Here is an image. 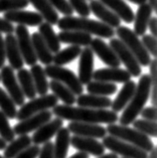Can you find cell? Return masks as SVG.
Instances as JSON below:
<instances>
[{"label":"cell","instance_id":"1","mask_svg":"<svg viewBox=\"0 0 157 158\" xmlns=\"http://www.w3.org/2000/svg\"><path fill=\"white\" fill-rule=\"evenodd\" d=\"M52 115L62 120H68L79 123L90 124H115L119 117L111 110H95L89 108L72 107L66 105H56L52 108Z\"/></svg>","mask_w":157,"mask_h":158},{"label":"cell","instance_id":"2","mask_svg":"<svg viewBox=\"0 0 157 158\" xmlns=\"http://www.w3.org/2000/svg\"><path fill=\"white\" fill-rule=\"evenodd\" d=\"M151 91V79L149 75L144 74L140 77L138 84L136 85V90L134 93L131 101L125 107L121 117L118 119L120 121V125L129 126V124L136 120V118L140 115V112L143 110L144 105L147 103L150 97Z\"/></svg>","mask_w":157,"mask_h":158},{"label":"cell","instance_id":"3","mask_svg":"<svg viewBox=\"0 0 157 158\" xmlns=\"http://www.w3.org/2000/svg\"><path fill=\"white\" fill-rule=\"evenodd\" d=\"M59 28L64 30H75L88 34H94L104 38H113L115 30L110 26L106 25L101 21L93 20L87 17H75V16H64L57 21Z\"/></svg>","mask_w":157,"mask_h":158},{"label":"cell","instance_id":"4","mask_svg":"<svg viewBox=\"0 0 157 158\" xmlns=\"http://www.w3.org/2000/svg\"><path fill=\"white\" fill-rule=\"evenodd\" d=\"M106 131L107 133L110 134V136H113L117 139L126 142V143L136 146L145 152H150L152 148L154 147L152 140L148 136L135 129L129 128L128 126L111 124L108 125Z\"/></svg>","mask_w":157,"mask_h":158},{"label":"cell","instance_id":"5","mask_svg":"<svg viewBox=\"0 0 157 158\" xmlns=\"http://www.w3.org/2000/svg\"><path fill=\"white\" fill-rule=\"evenodd\" d=\"M115 34H117L125 47L133 53V56H135L136 60L138 61L140 65H143V67L149 65L151 61V56L132 29L120 25L119 27H117Z\"/></svg>","mask_w":157,"mask_h":158},{"label":"cell","instance_id":"6","mask_svg":"<svg viewBox=\"0 0 157 158\" xmlns=\"http://www.w3.org/2000/svg\"><path fill=\"white\" fill-rule=\"evenodd\" d=\"M45 76L52 79L56 82H59L66 86L75 96L83 95L84 87L79 81L78 77L75 75L74 72L63 67H57L55 64L47 65L44 69Z\"/></svg>","mask_w":157,"mask_h":158},{"label":"cell","instance_id":"7","mask_svg":"<svg viewBox=\"0 0 157 158\" xmlns=\"http://www.w3.org/2000/svg\"><path fill=\"white\" fill-rule=\"evenodd\" d=\"M57 103H59V100L52 94L39 96L38 98H34L30 100L28 103L23 104L20 109L17 111L16 119L19 122L25 120L33 115L40 113V112L52 109L57 105Z\"/></svg>","mask_w":157,"mask_h":158},{"label":"cell","instance_id":"8","mask_svg":"<svg viewBox=\"0 0 157 158\" xmlns=\"http://www.w3.org/2000/svg\"><path fill=\"white\" fill-rule=\"evenodd\" d=\"M103 146L109 149L116 155L123 156L122 158H147V152L143 151L136 146L117 139L113 136H105L103 138Z\"/></svg>","mask_w":157,"mask_h":158},{"label":"cell","instance_id":"9","mask_svg":"<svg viewBox=\"0 0 157 158\" xmlns=\"http://www.w3.org/2000/svg\"><path fill=\"white\" fill-rule=\"evenodd\" d=\"M109 47L116 53L117 57L119 59L120 63L124 64L126 71H127L131 77H139L141 75V65L136 60L133 53L129 51L124 45L119 38H111Z\"/></svg>","mask_w":157,"mask_h":158},{"label":"cell","instance_id":"10","mask_svg":"<svg viewBox=\"0 0 157 158\" xmlns=\"http://www.w3.org/2000/svg\"><path fill=\"white\" fill-rule=\"evenodd\" d=\"M0 81H1L3 86L7 90V93H8L7 95L11 98V100L15 104V106L21 107L23 105L25 101V97L17 82L14 71L9 65H5V67H3L1 69V72H0Z\"/></svg>","mask_w":157,"mask_h":158},{"label":"cell","instance_id":"11","mask_svg":"<svg viewBox=\"0 0 157 158\" xmlns=\"http://www.w3.org/2000/svg\"><path fill=\"white\" fill-rule=\"evenodd\" d=\"M14 31L15 37H16L17 40L18 48L20 51L23 61L27 65H30V67L36 64L37 57L35 56V52H34L31 37H30L27 27L23 25H17L14 28Z\"/></svg>","mask_w":157,"mask_h":158},{"label":"cell","instance_id":"12","mask_svg":"<svg viewBox=\"0 0 157 158\" xmlns=\"http://www.w3.org/2000/svg\"><path fill=\"white\" fill-rule=\"evenodd\" d=\"M52 113L51 111H43L40 113L33 115V116L29 117L25 120H22L14 126L13 131L15 135H26L27 133L32 132V131H36L39 127L44 125L52 120Z\"/></svg>","mask_w":157,"mask_h":158},{"label":"cell","instance_id":"13","mask_svg":"<svg viewBox=\"0 0 157 158\" xmlns=\"http://www.w3.org/2000/svg\"><path fill=\"white\" fill-rule=\"evenodd\" d=\"M68 132H72L76 136L93 138V139H103L107 131L101 125L98 124H90V123H79V122H71L68 125Z\"/></svg>","mask_w":157,"mask_h":158},{"label":"cell","instance_id":"14","mask_svg":"<svg viewBox=\"0 0 157 158\" xmlns=\"http://www.w3.org/2000/svg\"><path fill=\"white\" fill-rule=\"evenodd\" d=\"M90 47L92 52L96 53L105 64L109 65L110 68H120L121 63L117 57L116 53L109 47V44H107L103 40L99 37L92 40Z\"/></svg>","mask_w":157,"mask_h":158},{"label":"cell","instance_id":"15","mask_svg":"<svg viewBox=\"0 0 157 158\" xmlns=\"http://www.w3.org/2000/svg\"><path fill=\"white\" fill-rule=\"evenodd\" d=\"M10 23H17L23 26H39L43 22V18L37 12L25 10H15L5 12L4 18Z\"/></svg>","mask_w":157,"mask_h":158},{"label":"cell","instance_id":"16","mask_svg":"<svg viewBox=\"0 0 157 158\" xmlns=\"http://www.w3.org/2000/svg\"><path fill=\"white\" fill-rule=\"evenodd\" d=\"M71 144L80 152L86 153L88 155L91 154V155L100 157L105 153V147L103 144L100 141L93 139V138L80 137L75 135L71 138Z\"/></svg>","mask_w":157,"mask_h":158},{"label":"cell","instance_id":"17","mask_svg":"<svg viewBox=\"0 0 157 158\" xmlns=\"http://www.w3.org/2000/svg\"><path fill=\"white\" fill-rule=\"evenodd\" d=\"M93 78L97 82L104 83H127L131 79L129 73L121 68L99 69L93 73Z\"/></svg>","mask_w":157,"mask_h":158},{"label":"cell","instance_id":"18","mask_svg":"<svg viewBox=\"0 0 157 158\" xmlns=\"http://www.w3.org/2000/svg\"><path fill=\"white\" fill-rule=\"evenodd\" d=\"M64 126V121L60 118H56L53 120L45 123L44 125L39 127L35 132L33 133L31 142L34 145L44 144L48 142L52 138L56 135L59 130Z\"/></svg>","mask_w":157,"mask_h":158},{"label":"cell","instance_id":"19","mask_svg":"<svg viewBox=\"0 0 157 158\" xmlns=\"http://www.w3.org/2000/svg\"><path fill=\"white\" fill-rule=\"evenodd\" d=\"M94 73V52L90 48L86 47L82 49L79 61L78 79L82 85H88L92 82Z\"/></svg>","mask_w":157,"mask_h":158},{"label":"cell","instance_id":"20","mask_svg":"<svg viewBox=\"0 0 157 158\" xmlns=\"http://www.w3.org/2000/svg\"><path fill=\"white\" fill-rule=\"evenodd\" d=\"M4 44H5V56L7 60L9 61V67L12 70H21L23 69L24 61L22 60L20 51L18 48L17 40L15 35L11 34H7L4 38Z\"/></svg>","mask_w":157,"mask_h":158},{"label":"cell","instance_id":"21","mask_svg":"<svg viewBox=\"0 0 157 158\" xmlns=\"http://www.w3.org/2000/svg\"><path fill=\"white\" fill-rule=\"evenodd\" d=\"M89 7L91 12H93L99 19H101V22L110 26L111 28H117L120 26L121 19L105 5H103L99 0H91Z\"/></svg>","mask_w":157,"mask_h":158},{"label":"cell","instance_id":"22","mask_svg":"<svg viewBox=\"0 0 157 158\" xmlns=\"http://www.w3.org/2000/svg\"><path fill=\"white\" fill-rule=\"evenodd\" d=\"M99 1L126 23H132L134 21L135 15L133 10L123 0H99Z\"/></svg>","mask_w":157,"mask_h":158},{"label":"cell","instance_id":"23","mask_svg":"<svg viewBox=\"0 0 157 158\" xmlns=\"http://www.w3.org/2000/svg\"><path fill=\"white\" fill-rule=\"evenodd\" d=\"M76 103L79 107L89 108V109L95 110H108L112 105V100L108 97L96 95H80L78 99L76 100Z\"/></svg>","mask_w":157,"mask_h":158},{"label":"cell","instance_id":"24","mask_svg":"<svg viewBox=\"0 0 157 158\" xmlns=\"http://www.w3.org/2000/svg\"><path fill=\"white\" fill-rule=\"evenodd\" d=\"M135 90H136L135 82L130 80L127 83H125L120 90L119 94L117 95L116 99L112 101V105H111L112 110L111 111L115 112V113H118V112L124 110L125 107L128 105V103L131 101L133 95L135 93Z\"/></svg>","mask_w":157,"mask_h":158},{"label":"cell","instance_id":"25","mask_svg":"<svg viewBox=\"0 0 157 158\" xmlns=\"http://www.w3.org/2000/svg\"><path fill=\"white\" fill-rule=\"evenodd\" d=\"M152 15V9L147 3L139 5L136 15L134 16V33L137 36H143L148 28L149 20Z\"/></svg>","mask_w":157,"mask_h":158},{"label":"cell","instance_id":"26","mask_svg":"<svg viewBox=\"0 0 157 158\" xmlns=\"http://www.w3.org/2000/svg\"><path fill=\"white\" fill-rule=\"evenodd\" d=\"M60 42L70 44L76 47H89L92 41V35L85 32L75 30H64L57 34Z\"/></svg>","mask_w":157,"mask_h":158},{"label":"cell","instance_id":"27","mask_svg":"<svg viewBox=\"0 0 157 158\" xmlns=\"http://www.w3.org/2000/svg\"><path fill=\"white\" fill-rule=\"evenodd\" d=\"M30 37H31L32 47L34 49V52H35V56L37 57V60H39L40 63L45 65L52 64L53 55L48 49L47 44H44V41L43 40V38H41L40 34L38 32H33L31 35H30Z\"/></svg>","mask_w":157,"mask_h":158},{"label":"cell","instance_id":"28","mask_svg":"<svg viewBox=\"0 0 157 158\" xmlns=\"http://www.w3.org/2000/svg\"><path fill=\"white\" fill-rule=\"evenodd\" d=\"M71 145V133L62 127L56 133V142L53 143V158H67L68 147Z\"/></svg>","mask_w":157,"mask_h":158},{"label":"cell","instance_id":"29","mask_svg":"<svg viewBox=\"0 0 157 158\" xmlns=\"http://www.w3.org/2000/svg\"><path fill=\"white\" fill-rule=\"evenodd\" d=\"M38 33L40 34L41 38L47 44L52 53H56L60 49V42L57 38V34H56L52 26L48 22H43L38 26Z\"/></svg>","mask_w":157,"mask_h":158},{"label":"cell","instance_id":"30","mask_svg":"<svg viewBox=\"0 0 157 158\" xmlns=\"http://www.w3.org/2000/svg\"><path fill=\"white\" fill-rule=\"evenodd\" d=\"M28 3H31V5L38 11V14L45 19V22L51 25L57 24V21L60 19L59 14L48 2V0H28Z\"/></svg>","mask_w":157,"mask_h":158},{"label":"cell","instance_id":"31","mask_svg":"<svg viewBox=\"0 0 157 158\" xmlns=\"http://www.w3.org/2000/svg\"><path fill=\"white\" fill-rule=\"evenodd\" d=\"M29 73L31 75L36 94H39V96L48 95V91L49 88L43 68L39 64H34L30 69Z\"/></svg>","mask_w":157,"mask_h":158},{"label":"cell","instance_id":"32","mask_svg":"<svg viewBox=\"0 0 157 158\" xmlns=\"http://www.w3.org/2000/svg\"><path fill=\"white\" fill-rule=\"evenodd\" d=\"M31 138L27 135H21L17 139H14L10 142L9 145L6 146L4 149V156L5 158H15L19 153H21L23 150L28 148L31 145Z\"/></svg>","mask_w":157,"mask_h":158},{"label":"cell","instance_id":"33","mask_svg":"<svg viewBox=\"0 0 157 158\" xmlns=\"http://www.w3.org/2000/svg\"><path fill=\"white\" fill-rule=\"evenodd\" d=\"M17 81L20 86V89L23 93L24 97L28 99H34L36 95L35 88H34V84L31 78V75L28 70L26 69H21L17 73Z\"/></svg>","mask_w":157,"mask_h":158},{"label":"cell","instance_id":"34","mask_svg":"<svg viewBox=\"0 0 157 158\" xmlns=\"http://www.w3.org/2000/svg\"><path fill=\"white\" fill-rule=\"evenodd\" d=\"M48 88L52 90V95H55L57 100H62L66 106H72L76 103V96L63 84L52 80L48 83Z\"/></svg>","mask_w":157,"mask_h":158},{"label":"cell","instance_id":"35","mask_svg":"<svg viewBox=\"0 0 157 158\" xmlns=\"http://www.w3.org/2000/svg\"><path fill=\"white\" fill-rule=\"evenodd\" d=\"M82 52L81 47H76V45H71L67 48L60 51L56 52L52 57V61L55 63V65L57 67H63L71 61L75 60L76 57L80 56Z\"/></svg>","mask_w":157,"mask_h":158},{"label":"cell","instance_id":"36","mask_svg":"<svg viewBox=\"0 0 157 158\" xmlns=\"http://www.w3.org/2000/svg\"><path fill=\"white\" fill-rule=\"evenodd\" d=\"M88 94L96 96H111L117 92V86L113 83H104V82H90L87 85Z\"/></svg>","mask_w":157,"mask_h":158},{"label":"cell","instance_id":"37","mask_svg":"<svg viewBox=\"0 0 157 158\" xmlns=\"http://www.w3.org/2000/svg\"><path fill=\"white\" fill-rule=\"evenodd\" d=\"M0 111L7 117V119H15L16 118L17 110L15 104L11 100V98L7 95L4 90L0 88Z\"/></svg>","mask_w":157,"mask_h":158},{"label":"cell","instance_id":"38","mask_svg":"<svg viewBox=\"0 0 157 158\" xmlns=\"http://www.w3.org/2000/svg\"><path fill=\"white\" fill-rule=\"evenodd\" d=\"M134 129L139 131L142 134L148 137L157 136V124L156 122L147 121V120H135L133 122Z\"/></svg>","mask_w":157,"mask_h":158},{"label":"cell","instance_id":"39","mask_svg":"<svg viewBox=\"0 0 157 158\" xmlns=\"http://www.w3.org/2000/svg\"><path fill=\"white\" fill-rule=\"evenodd\" d=\"M0 138H2L6 143L15 139L14 131L11 128L8 119L1 111H0Z\"/></svg>","mask_w":157,"mask_h":158},{"label":"cell","instance_id":"40","mask_svg":"<svg viewBox=\"0 0 157 158\" xmlns=\"http://www.w3.org/2000/svg\"><path fill=\"white\" fill-rule=\"evenodd\" d=\"M28 4V0H0V12L23 10Z\"/></svg>","mask_w":157,"mask_h":158},{"label":"cell","instance_id":"41","mask_svg":"<svg viewBox=\"0 0 157 158\" xmlns=\"http://www.w3.org/2000/svg\"><path fill=\"white\" fill-rule=\"evenodd\" d=\"M72 8L80 15V17H87L90 15V7L86 0H68Z\"/></svg>","mask_w":157,"mask_h":158},{"label":"cell","instance_id":"42","mask_svg":"<svg viewBox=\"0 0 157 158\" xmlns=\"http://www.w3.org/2000/svg\"><path fill=\"white\" fill-rule=\"evenodd\" d=\"M48 2L64 16H72L74 9L72 8L68 0H48Z\"/></svg>","mask_w":157,"mask_h":158},{"label":"cell","instance_id":"43","mask_svg":"<svg viewBox=\"0 0 157 158\" xmlns=\"http://www.w3.org/2000/svg\"><path fill=\"white\" fill-rule=\"evenodd\" d=\"M142 42L143 47L147 51L149 55H152L154 57L157 56V40L156 37L152 36L151 34H144L142 36Z\"/></svg>","mask_w":157,"mask_h":158},{"label":"cell","instance_id":"44","mask_svg":"<svg viewBox=\"0 0 157 158\" xmlns=\"http://www.w3.org/2000/svg\"><path fill=\"white\" fill-rule=\"evenodd\" d=\"M40 148L37 145H30L28 148L23 150L21 153H19L15 158H36L38 157Z\"/></svg>","mask_w":157,"mask_h":158},{"label":"cell","instance_id":"45","mask_svg":"<svg viewBox=\"0 0 157 158\" xmlns=\"http://www.w3.org/2000/svg\"><path fill=\"white\" fill-rule=\"evenodd\" d=\"M140 115L143 117V120L156 122L157 119V110L156 107H146L143 108V110L140 112Z\"/></svg>","mask_w":157,"mask_h":158},{"label":"cell","instance_id":"46","mask_svg":"<svg viewBox=\"0 0 157 158\" xmlns=\"http://www.w3.org/2000/svg\"><path fill=\"white\" fill-rule=\"evenodd\" d=\"M38 158H53V143L51 141L44 143L40 148Z\"/></svg>","mask_w":157,"mask_h":158},{"label":"cell","instance_id":"47","mask_svg":"<svg viewBox=\"0 0 157 158\" xmlns=\"http://www.w3.org/2000/svg\"><path fill=\"white\" fill-rule=\"evenodd\" d=\"M14 26L12 23L6 21L5 19L0 18V33H6V34H11L14 32Z\"/></svg>","mask_w":157,"mask_h":158},{"label":"cell","instance_id":"48","mask_svg":"<svg viewBox=\"0 0 157 158\" xmlns=\"http://www.w3.org/2000/svg\"><path fill=\"white\" fill-rule=\"evenodd\" d=\"M5 44H4V38H3L2 34L0 33V69L4 67L5 63Z\"/></svg>","mask_w":157,"mask_h":158},{"label":"cell","instance_id":"49","mask_svg":"<svg viewBox=\"0 0 157 158\" xmlns=\"http://www.w3.org/2000/svg\"><path fill=\"white\" fill-rule=\"evenodd\" d=\"M148 27L150 29L151 31V35L156 37L157 35V18L156 17H151L150 20H149V23H148Z\"/></svg>","mask_w":157,"mask_h":158},{"label":"cell","instance_id":"50","mask_svg":"<svg viewBox=\"0 0 157 158\" xmlns=\"http://www.w3.org/2000/svg\"><path fill=\"white\" fill-rule=\"evenodd\" d=\"M147 4L151 7L152 11H154V12H156L157 10V0H147Z\"/></svg>","mask_w":157,"mask_h":158},{"label":"cell","instance_id":"51","mask_svg":"<svg viewBox=\"0 0 157 158\" xmlns=\"http://www.w3.org/2000/svg\"><path fill=\"white\" fill-rule=\"evenodd\" d=\"M90 156L88 155V154L86 153H83V152H78V153H76L74 154L72 156H71L70 158H89Z\"/></svg>","mask_w":157,"mask_h":158},{"label":"cell","instance_id":"52","mask_svg":"<svg viewBox=\"0 0 157 158\" xmlns=\"http://www.w3.org/2000/svg\"><path fill=\"white\" fill-rule=\"evenodd\" d=\"M147 158H157V148L155 146L152 148V150L150 151V154H149Z\"/></svg>","mask_w":157,"mask_h":158},{"label":"cell","instance_id":"53","mask_svg":"<svg viewBox=\"0 0 157 158\" xmlns=\"http://www.w3.org/2000/svg\"><path fill=\"white\" fill-rule=\"evenodd\" d=\"M98 158H118V156L114 153H109V154H104V155H102Z\"/></svg>","mask_w":157,"mask_h":158},{"label":"cell","instance_id":"54","mask_svg":"<svg viewBox=\"0 0 157 158\" xmlns=\"http://www.w3.org/2000/svg\"><path fill=\"white\" fill-rule=\"evenodd\" d=\"M129 1L132 2V3H135V4H138V5L144 4V3H147V0H129Z\"/></svg>","mask_w":157,"mask_h":158},{"label":"cell","instance_id":"55","mask_svg":"<svg viewBox=\"0 0 157 158\" xmlns=\"http://www.w3.org/2000/svg\"><path fill=\"white\" fill-rule=\"evenodd\" d=\"M7 146V143L2 139V138H0V150H4Z\"/></svg>","mask_w":157,"mask_h":158},{"label":"cell","instance_id":"56","mask_svg":"<svg viewBox=\"0 0 157 158\" xmlns=\"http://www.w3.org/2000/svg\"><path fill=\"white\" fill-rule=\"evenodd\" d=\"M0 158H5L4 156H2V155H0Z\"/></svg>","mask_w":157,"mask_h":158}]
</instances>
